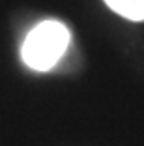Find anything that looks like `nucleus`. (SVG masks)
I'll return each instance as SVG.
<instances>
[{
	"mask_svg": "<svg viewBox=\"0 0 144 146\" xmlns=\"http://www.w3.org/2000/svg\"><path fill=\"white\" fill-rule=\"evenodd\" d=\"M71 43V32L64 23L49 19L36 25L21 47V58L34 71H49L60 62Z\"/></svg>",
	"mask_w": 144,
	"mask_h": 146,
	"instance_id": "nucleus-1",
	"label": "nucleus"
},
{
	"mask_svg": "<svg viewBox=\"0 0 144 146\" xmlns=\"http://www.w3.org/2000/svg\"><path fill=\"white\" fill-rule=\"evenodd\" d=\"M105 4L123 19L135 23L144 21V0H105Z\"/></svg>",
	"mask_w": 144,
	"mask_h": 146,
	"instance_id": "nucleus-2",
	"label": "nucleus"
}]
</instances>
